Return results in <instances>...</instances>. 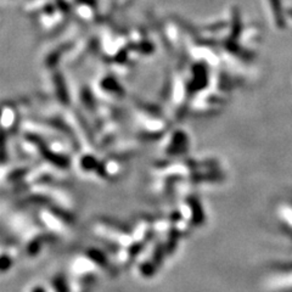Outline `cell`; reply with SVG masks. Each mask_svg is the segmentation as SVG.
<instances>
[{"mask_svg": "<svg viewBox=\"0 0 292 292\" xmlns=\"http://www.w3.org/2000/svg\"><path fill=\"white\" fill-rule=\"evenodd\" d=\"M189 147L188 143V136L183 132H176L169 136V140L163 146V152L165 155H178L180 152H185Z\"/></svg>", "mask_w": 292, "mask_h": 292, "instance_id": "obj_1", "label": "cell"}, {"mask_svg": "<svg viewBox=\"0 0 292 292\" xmlns=\"http://www.w3.org/2000/svg\"><path fill=\"white\" fill-rule=\"evenodd\" d=\"M97 88L99 94L110 97V99H121L124 93L123 89L119 87L118 82L112 77H107V76H105L97 82Z\"/></svg>", "mask_w": 292, "mask_h": 292, "instance_id": "obj_2", "label": "cell"}, {"mask_svg": "<svg viewBox=\"0 0 292 292\" xmlns=\"http://www.w3.org/2000/svg\"><path fill=\"white\" fill-rule=\"evenodd\" d=\"M15 106H4L2 108V125L5 129L11 130L15 127L16 121H17V111L15 110Z\"/></svg>", "mask_w": 292, "mask_h": 292, "instance_id": "obj_3", "label": "cell"}, {"mask_svg": "<svg viewBox=\"0 0 292 292\" xmlns=\"http://www.w3.org/2000/svg\"><path fill=\"white\" fill-rule=\"evenodd\" d=\"M132 1L133 0H118V1H117V6H119V7L128 6V5H129Z\"/></svg>", "mask_w": 292, "mask_h": 292, "instance_id": "obj_4", "label": "cell"}]
</instances>
